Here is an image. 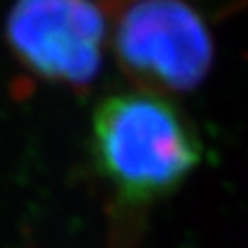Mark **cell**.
I'll list each match as a JSON object with an SVG mask.
<instances>
[{"label":"cell","instance_id":"obj_3","mask_svg":"<svg viewBox=\"0 0 248 248\" xmlns=\"http://www.w3.org/2000/svg\"><path fill=\"white\" fill-rule=\"evenodd\" d=\"M106 15L95 0H17L6 40L37 79L87 91L102 68Z\"/></svg>","mask_w":248,"mask_h":248},{"label":"cell","instance_id":"obj_2","mask_svg":"<svg viewBox=\"0 0 248 248\" xmlns=\"http://www.w3.org/2000/svg\"><path fill=\"white\" fill-rule=\"evenodd\" d=\"M116 58L143 91L197 89L213 66V40L203 17L184 0H133L122 9Z\"/></svg>","mask_w":248,"mask_h":248},{"label":"cell","instance_id":"obj_1","mask_svg":"<svg viewBox=\"0 0 248 248\" xmlns=\"http://www.w3.org/2000/svg\"><path fill=\"white\" fill-rule=\"evenodd\" d=\"M91 137L99 174L128 203H149L174 192L203 157L180 108L153 91L106 97L93 114Z\"/></svg>","mask_w":248,"mask_h":248}]
</instances>
